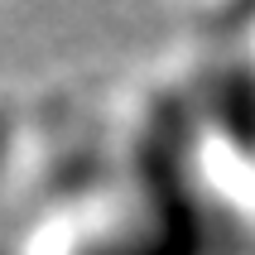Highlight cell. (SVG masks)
<instances>
[{
	"instance_id": "1",
	"label": "cell",
	"mask_w": 255,
	"mask_h": 255,
	"mask_svg": "<svg viewBox=\"0 0 255 255\" xmlns=\"http://www.w3.org/2000/svg\"><path fill=\"white\" fill-rule=\"evenodd\" d=\"M198 116L236 159L255 164V63L251 58H222L202 72Z\"/></svg>"
}]
</instances>
